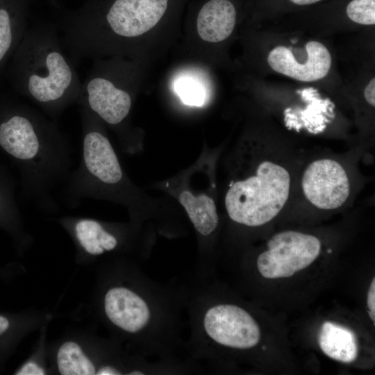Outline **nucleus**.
I'll return each instance as SVG.
<instances>
[{
	"label": "nucleus",
	"mask_w": 375,
	"mask_h": 375,
	"mask_svg": "<svg viewBox=\"0 0 375 375\" xmlns=\"http://www.w3.org/2000/svg\"><path fill=\"white\" fill-rule=\"evenodd\" d=\"M0 148L18 164L30 199L41 208H56L53 194L72 170L69 144L39 130L31 119L15 115L0 124Z\"/></svg>",
	"instance_id": "obj_1"
},
{
	"label": "nucleus",
	"mask_w": 375,
	"mask_h": 375,
	"mask_svg": "<svg viewBox=\"0 0 375 375\" xmlns=\"http://www.w3.org/2000/svg\"><path fill=\"white\" fill-rule=\"evenodd\" d=\"M169 294L150 282L142 290L115 285L104 294V314L121 331L140 338L147 353H166L175 339L178 311Z\"/></svg>",
	"instance_id": "obj_2"
},
{
	"label": "nucleus",
	"mask_w": 375,
	"mask_h": 375,
	"mask_svg": "<svg viewBox=\"0 0 375 375\" xmlns=\"http://www.w3.org/2000/svg\"><path fill=\"white\" fill-rule=\"evenodd\" d=\"M62 188L64 201L70 207L91 198L117 202L134 211L138 203L135 188L125 174L111 142L97 129L85 131L80 162Z\"/></svg>",
	"instance_id": "obj_3"
},
{
	"label": "nucleus",
	"mask_w": 375,
	"mask_h": 375,
	"mask_svg": "<svg viewBox=\"0 0 375 375\" xmlns=\"http://www.w3.org/2000/svg\"><path fill=\"white\" fill-rule=\"evenodd\" d=\"M255 171L233 181L224 197L230 219L251 227L273 219L286 203L290 190V176L284 167L263 161Z\"/></svg>",
	"instance_id": "obj_4"
},
{
	"label": "nucleus",
	"mask_w": 375,
	"mask_h": 375,
	"mask_svg": "<svg viewBox=\"0 0 375 375\" xmlns=\"http://www.w3.org/2000/svg\"><path fill=\"white\" fill-rule=\"evenodd\" d=\"M191 302L192 340L194 349L208 343L244 350L256 347L260 329L243 308L232 303H208L197 292Z\"/></svg>",
	"instance_id": "obj_5"
},
{
	"label": "nucleus",
	"mask_w": 375,
	"mask_h": 375,
	"mask_svg": "<svg viewBox=\"0 0 375 375\" xmlns=\"http://www.w3.org/2000/svg\"><path fill=\"white\" fill-rule=\"evenodd\" d=\"M267 249L256 261L259 273L264 278H288L307 268L319 256L322 244L310 234L285 231L274 235L267 243Z\"/></svg>",
	"instance_id": "obj_6"
},
{
	"label": "nucleus",
	"mask_w": 375,
	"mask_h": 375,
	"mask_svg": "<svg viewBox=\"0 0 375 375\" xmlns=\"http://www.w3.org/2000/svg\"><path fill=\"white\" fill-rule=\"evenodd\" d=\"M301 187L309 202L323 210L341 207L350 193L346 170L340 163L328 158L315 160L306 168Z\"/></svg>",
	"instance_id": "obj_7"
},
{
	"label": "nucleus",
	"mask_w": 375,
	"mask_h": 375,
	"mask_svg": "<svg viewBox=\"0 0 375 375\" xmlns=\"http://www.w3.org/2000/svg\"><path fill=\"white\" fill-rule=\"evenodd\" d=\"M305 47L303 60L297 58L291 49L278 46L269 53L267 62L274 71L299 81L312 82L324 78L332 64L329 51L315 40L307 42Z\"/></svg>",
	"instance_id": "obj_8"
},
{
	"label": "nucleus",
	"mask_w": 375,
	"mask_h": 375,
	"mask_svg": "<svg viewBox=\"0 0 375 375\" xmlns=\"http://www.w3.org/2000/svg\"><path fill=\"white\" fill-rule=\"evenodd\" d=\"M168 0H116L106 18L117 35L133 38L153 28L165 15Z\"/></svg>",
	"instance_id": "obj_9"
},
{
	"label": "nucleus",
	"mask_w": 375,
	"mask_h": 375,
	"mask_svg": "<svg viewBox=\"0 0 375 375\" xmlns=\"http://www.w3.org/2000/svg\"><path fill=\"white\" fill-rule=\"evenodd\" d=\"M87 90L90 108L110 125H117L128 116L131 99L128 92L102 78L90 81Z\"/></svg>",
	"instance_id": "obj_10"
},
{
	"label": "nucleus",
	"mask_w": 375,
	"mask_h": 375,
	"mask_svg": "<svg viewBox=\"0 0 375 375\" xmlns=\"http://www.w3.org/2000/svg\"><path fill=\"white\" fill-rule=\"evenodd\" d=\"M62 222L72 229L78 246L90 256H100L119 245L120 239L116 233L97 219L63 217Z\"/></svg>",
	"instance_id": "obj_11"
},
{
	"label": "nucleus",
	"mask_w": 375,
	"mask_h": 375,
	"mask_svg": "<svg viewBox=\"0 0 375 375\" xmlns=\"http://www.w3.org/2000/svg\"><path fill=\"white\" fill-rule=\"evenodd\" d=\"M236 10L229 0H210L199 12L197 28L199 37L209 42H219L232 33Z\"/></svg>",
	"instance_id": "obj_12"
},
{
	"label": "nucleus",
	"mask_w": 375,
	"mask_h": 375,
	"mask_svg": "<svg viewBox=\"0 0 375 375\" xmlns=\"http://www.w3.org/2000/svg\"><path fill=\"white\" fill-rule=\"evenodd\" d=\"M46 64L49 75L47 77L32 75L28 81L31 94L42 103L53 102L62 97L72 77L69 65L59 53H50Z\"/></svg>",
	"instance_id": "obj_13"
},
{
	"label": "nucleus",
	"mask_w": 375,
	"mask_h": 375,
	"mask_svg": "<svg viewBox=\"0 0 375 375\" xmlns=\"http://www.w3.org/2000/svg\"><path fill=\"white\" fill-rule=\"evenodd\" d=\"M178 200L200 238L206 239L214 233L219 224V216L211 197L204 192L199 194L183 189L179 191Z\"/></svg>",
	"instance_id": "obj_14"
},
{
	"label": "nucleus",
	"mask_w": 375,
	"mask_h": 375,
	"mask_svg": "<svg viewBox=\"0 0 375 375\" xmlns=\"http://www.w3.org/2000/svg\"><path fill=\"white\" fill-rule=\"evenodd\" d=\"M318 343L328 357L344 363L354 362L358 353L355 333L349 328L324 322L318 335Z\"/></svg>",
	"instance_id": "obj_15"
},
{
	"label": "nucleus",
	"mask_w": 375,
	"mask_h": 375,
	"mask_svg": "<svg viewBox=\"0 0 375 375\" xmlns=\"http://www.w3.org/2000/svg\"><path fill=\"white\" fill-rule=\"evenodd\" d=\"M56 362L62 375H93L97 368L81 346L73 341L63 343L58 350Z\"/></svg>",
	"instance_id": "obj_16"
},
{
	"label": "nucleus",
	"mask_w": 375,
	"mask_h": 375,
	"mask_svg": "<svg viewBox=\"0 0 375 375\" xmlns=\"http://www.w3.org/2000/svg\"><path fill=\"white\" fill-rule=\"evenodd\" d=\"M175 90L185 104L201 106L206 101V94L204 87L192 78H180L176 81Z\"/></svg>",
	"instance_id": "obj_17"
},
{
	"label": "nucleus",
	"mask_w": 375,
	"mask_h": 375,
	"mask_svg": "<svg viewBox=\"0 0 375 375\" xmlns=\"http://www.w3.org/2000/svg\"><path fill=\"white\" fill-rule=\"evenodd\" d=\"M348 17L359 24H375V0H351L346 8Z\"/></svg>",
	"instance_id": "obj_18"
},
{
	"label": "nucleus",
	"mask_w": 375,
	"mask_h": 375,
	"mask_svg": "<svg viewBox=\"0 0 375 375\" xmlns=\"http://www.w3.org/2000/svg\"><path fill=\"white\" fill-rule=\"evenodd\" d=\"M12 42V32L8 12L0 9V60L9 49Z\"/></svg>",
	"instance_id": "obj_19"
},
{
	"label": "nucleus",
	"mask_w": 375,
	"mask_h": 375,
	"mask_svg": "<svg viewBox=\"0 0 375 375\" xmlns=\"http://www.w3.org/2000/svg\"><path fill=\"white\" fill-rule=\"evenodd\" d=\"M15 327V320L10 316L0 313V356L7 351L10 347L12 330Z\"/></svg>",
	"instance_id": "obj_20"
},
{
	"label": "nucleus",
	"mask_w": 375,
	"mask_h": 375,
	"mask_svg": "<svg viewBox=\"0 0 375 375\" xmlns=\"http://www.w3.org/2000/svg\"><path fill=\"white\" fill-rule=\"evenodd\" d=\"M12 204L5 202L3 195H0V222L6 224L8 227L15 229L16 215L15 210L11 207Z\"/></svg>",
	"instance_id": "obj_21"
},
{
	"label": "nucleus",
	"mask_w": 375,
	"mask_h": 375,
	"mask_svg": "<svg viewBox=\"0 0 375 375\" xmlns=\"http://www.w3.org/2000/svg\"><path fill=\"white\" fill-rule=\"evenodd\" d=\"M45 374V370L34 361L26 362L15 372L17 375H44Z\"/></svg>",
	"instance_id": "obj_22"
},
{
	"label": "nucleus",
	"mask_w": 375,
	"mask_h": 375,
	"mask_svg": "<svg viewBox=\"0 0 375 375\" xmlns=\"http://www.w3.org/2000/svg\"><path fill=\"white\" fill-rule=\"evenodd\" d=\"M367 304L368 313L374 325L375 322V278L372 279L370 284L367 297Z\"/></svg>",
	"instance_id": "obj_23"
},
{
	"label": "nucleus",
	"mask_w": 375,
	"mask_h": 375,
	"mask_svg": "<svg viewBox=\"0 0 375 375\" xmlns=\"http://www.w3.org/2000/svg\"><path fill=\"white\" fill-rule=\"evenodd\" d=\"M364 97L366 101L372 106H375V78L373 77L364 90Z\"/></svg>",
	"instance_id": "obj_24"
},
{
	"label": "nucleus",
	"mask_w": 375,
	"mask_h": 375,
	"mask_svg": "<svg viewBox=\"0 0 375 375\" xmlns=\"http://www.w3.org/2000/svg\"><path fill=\"white\" fill-rule=\"evenodd\" d=\"M122 374L120 369L111 365H106L99 367L96 372V374L97 375H119Z\"/></svg>",
	"instance_id": "obj_25"
},
{
	"label": "nucleus",
	"mask_w": 375,
	"mask_h": 375,
	"mask_svg": "<svg viewBox=\"0 0 375 375\" xmlns=\"http://www.w3.org/2000/svg\"><path fill=\"white\" fill-rule=\"evenodd\" d=\"M292 3L299 5V6H306L315 3L322 0H290Z\"/></svg>",
	"instance_id": "obj_26"
}]
</instances>
